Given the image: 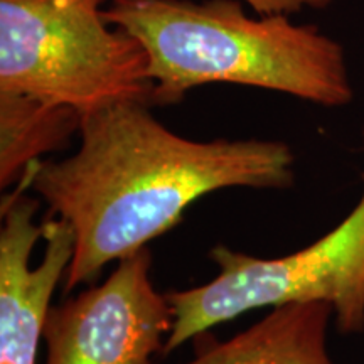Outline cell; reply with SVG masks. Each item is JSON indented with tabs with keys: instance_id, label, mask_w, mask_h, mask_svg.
<instances>
[{
	"instance_id": "1",
	"label": "cell",
	"mask_w": 364,
	"mask_h": 364,
	"mask_svg": "<svg viewBox=\"0 0 364 364\" xmlns=\"http://www.w3.org/2000/svg\"><path fill=\"white\" fill-rule=\"evenodd\" d=\"M294 166L292 149L280 140L186 139L161 124L150 105L122 102L83 117L73 156L36 162L19 182L71 228L75 248L63 287L73 292L171 231L203 196L289 189Z\"/></svg>"
},
{
	"instance_id": "2",
	"label": "cell",
	"mask_w": 364,
	"mask_h": 364,
	"mask_svg": "<svg viewBox=\"0 0 364 364\" xmlns=\"http://www.w3.org/2000/svg\"><path fill=\"white\" fill-rule=\"evenodd\" d=\"M105 19L134 34L150 59L154 105L228 83L336 108L351 103L343 46L287 14L248 17L240 0H112Z\"/></svg>"
},
{
	"instance_id": "7",
	"label": "cell",
	"mask_w": 364,
	"mask_h": 364,
	"mask_svg": "<svg viewBox=\"0 0 364 364\" xmlns=\"http://www.w3.org/2000/svg\"><path fill=\"white\" fill-rule=\"evenodd\" d=\"M332 316L326 302L273 307L233 338L199 343L196 356L184 364H336L327 351Z\"/></svg>"
},
{
	"instance_id": "5",
	"label": "cell",
	"mask_w": 364,
	"mask_h": 364,
	"mask_svg": "<svg viewBox=\"0 0 364 364\" xmlns=\"http://www.w3.org/2000/svg\"><path fill=\"white\" fill-rule=\"evenodd\" d=\"M149 247L117 262L110 275L49 309L46 364H152L176 314L150 279Z\"/></svg>"
},
{
	"instance_id": "4",
	"label": "cell",
	"mask_w": 364,
	"mask_h": 364,
	"mask_svg": "<svg viewBox=\"0 0 364 364\" xmlns=\"http://www.w3.org/2000/svg\"><path fill=\"white\" fill-rule=\"evenodd\" d=\"M209 258L215 279L166 292L176 321L162 354L250 311L294 302L329 304L341 334L364 332V188L334 230L299 252L260 258L216 245Z\"/></svg>"
},
{
	"instance_id": "3",
	"label": "cell",
	"mask_w": 364,
	"mask_h": 364,
	"mask_svg": "<svg viewBox=\"0 0 364 364\" xmlns=\"http://www.w3.org/2000/svg\"><path fill=\"white\" fill-rule=\"evenodd\" d=\"M107 0H0V91L81 115L122 102L152 107L144 44L105 19Z\"/></svg>"
},
{
	"instance_id": "9",
	"label": "cell",
	"mask_w": 364,
	"mask_h": 364,
	"mask_svg": "<svg viewBox=\"0 0 364 364\" xmlns=\"http://www.w3.org/2000/svg\"><path fill=\"white\" fill-rule=\"evenodd\" d=\"M258 16L294 14L302 9H324L334 0H245Z\"/></svg>"
},
{
	"instance_id": "8",
	"label": "cell",
	"mask_w": 364,
	"mask_h": 364,
	"mask_svg": "<svg viewBox=\"0 0 364 364\" xmlns=\"http://www.w3.org/2000/svg\"><path fill=\"white\" fill-rule=\"evenodd\" d=\"M83 115L66 105L0 91V188L19 184L46 154L65 150Z\"/></svg>"
},
{
	"instance_id": "6",
	"label": "cell",
	"mask_w": 364,
	"mask_h": 364,
	"mask_svg": "<svg viewBox=\"0 0 364 364\" xmlns=\"http://www.w3.org/2000/svg\"><path fill=\"white\" fill-rule=\"evenodd\" d=\"M41 199L19 182L2 198L0 364H36L53 294L65 282L75 238L66 221H36Z\"/></svg>"
}]
</instances>
